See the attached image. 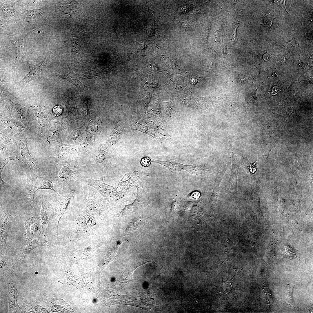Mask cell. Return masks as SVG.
Masks as SVG:
<instances>
[{
    "mask_svg": "<svg viewBox=\"0 0 313 313\" xmlns=\"http://www.w3.org/2000/svg\"><path fill=\"white\" fill-rule=\"evenodd\" d=\"M23 304L26 307H27L26 309H28L29 311L31 312H46L47 311H46V308L42 307L39 305H32L31 304L28 302L25 299L23 300Z\"/></svg>",
    "mask_w": 313,
    "mask_h": 313,
    "instance_id": "obj_10",
    "label": "cell"
},
{
    "mask_svg": "<svg viewBox=\"0 0 313 313\" xmlns=\"http://www.w3.org/2000/svg\"><path fill=\"white\" fill-rule=\"evenodd\" d=\"M83 30V31H82V32H80V31H78L79 32H81H81L85 33V32H85V31H84Z\"/></svg>",
    "mask_w": 313,
    "mask_h": 313,
    "instance_id": "obj_22",
    "label": "cell"
},
{
    "mask_svg": "<svg viewBox=\"0 0 313 313\" xmlns=\"http://www.w3.org/2000/svg\"><path fill=\"white\" fill-rule=\"evenodd\" d=\"M140 162L141 164L143 166L147 167L150 164L151 160L148 157H144L141 159Z\"/></svg>",
    "mask_w": 313,
    "mask_h": 313,
    "instance_id": "obj_16",
    "label": "cell"
},
{
    "mask_svg": "<svg viewBox=\"0 0 313 313\" xmlns=\"http://www.w3.org/2000/svg\"><path fill=\"white\" fill-rule=\"evenodd\" d=\"M27 181L24 189V194L29 204L34 206V195L38 190L49 189L55 192L53 183L49 179L35 174L30 169L27 174Z\"/></svg>",
    "mask_w": 313,
    "mask_h": 313,
    "instance_id": "obj_1",
    "label": "cell"
},
{
    "mask_svg": "<svg viewBox=\"0 0 313 313\" xmlns=\"http://www.w3.org/2000/svg\"><path fill=\"white\" fill-rule=\"evenodd\" d=\"M138 202L136 200L132 203L125 206V207L118 214L120 215H125L132 212L137 206Z\"/></svg>",
    "mask_w": 313,
    "mask_h": 313,
    "instance_id": "obj_11",
    "label": "cell"
},
{
    "mask_svg": "<svg viewBox=\"0 0 313 313\" xmlns=\"http://www.w3.org/2000/svg\"><path fill=\"white\" fill-rule=\"evenodd\" d=\"M272 56L270 54L266 53L264 55L263 58L264 60L266 61L270 60L272 58Z\"/></svg>",
    "mask_w": 313,
    "mask_h": 313,
    "instance_id": "obj_19",
    "label": "cell"
},
{
    "mask_svg": "<svg viewBox=\"0 0 313 313\" xmlns=\"http://www.w3.org/2000/svg\"><path fill=\"white\" fill-rule=\"evenodd\" d=\"M193 196L194 197H194L196 198H198L200 196V193L198 192H195L193 194Z\"/></svg>",
    "mask_w": 313,
    "mask_h": 313,
    "instance_id": "obj_20",
    "label": "cell"
},
{
    "mask_svg": "<svg viewBox=\"0 0 313 313\" xmlns=\"http://www.w3.org/2000/svg\"><path fill=\"white\" fill-rule=\"evenodd\" d=\"M2 9L3 12H6V13L7 14H10L11 12L13 10L12 9L9 7H4L2 8Z\"/></svg>",
    "mask_w": 313,
    "mask_h": 313,
    "instance_id": "obj_18",
    "label": "cell"
},
{
    "mask_svg": "<svg viewBox=\"0 0 313 313\" xmlns=\"http://www.w3.org/2000/svg\"><path fill=\"white\" fill-rule=\"evenodd\" d=\"M236 29L235 31H234V34L233 35V37H232V40L233 41H234V40H235L236 39H237V37H236Z\"/></svg>",
    "mask_w": 313,
    "mask_h": 313,
    "instance_id": "obj_21",
    "label": "cell"
},
{
    "mask_svg": "<svg viewBox=\"0 0 313 313\" xmlns=\"http://www.w3.org/2000/svg\"><path fill=\"white\" fill-rule=\"evenodd\" d=\"M41 9L34 10H25L24 12L22 14L26 19L30 20L34 19L42 14Z\"/></svg>",
    "mask_w": 313,
    "mask_h": 313,
    "instance_id": "obj_9",
    "label": "cell"
},
{
    "mask_svg": "<svg viewBox=\"0 0 313 313\" xmlns=\"http://www.w3.org/2000/svg\"><path fill=\"white\" fill-rule=\"evenodd\" d=\"M46 245L47 241L43 237H40L34 239L26 238L23 243L22 251L24 255H26L35 248Z\"/></svg>",
    "mask_w": 313,
    "mask_h": 313,
    "instance_id": "obj_5",
    "label": "cell"
},
{
    "mask_svg": "<svg viewBox=\"0 0 313 313\" xmlns=\"http://www.w3.org/2000/svg\"><path fill=\"white\" fill-rule=\"evenodd\" d=\"M56 76L64 79L74 85L77 88L81 86L85 88L86 86L79 80L77 74L74 72L70 68H65L59 72L51 75Z\"/></svg>",
    "mask_w": 313,
    "mask_h": 313,
    "instance_id": "obj_4",
    "label": "cell"
},
{
    "mask_svg": "<svg viewBox=\"0 0 313 313\" xmlns=\"http://www.w3.org/2000/svg\"><path fill=\"white\" fill-rule=\"evenodd\" d=\"M8 301L9 310L10 312H18L21 311L17 300V289L12 282L8 284Z\"/></svg>",
    "mask_w": 313,
    "mask_h": 313,
    "instance_id": "obj_6",
    "label": "cell"
},
{
    "mask_svg": "<svg viewBox=\"0 0 313 313\" xmlns=\"http://www.w3.org/2000/svg\"><path fill=\"white\" fill-rule=\"evenodd\" d=\"M85 183L86 184L96 189L104 196H108L114 193L113 188L105 184L102 178L99 180H95L90 178L86 180Z\"/></svg>",
    "mask_w": 313,
    "mask_h": 313,
    "instance_id": "obj_3",
    "label": "cell"
},
{
    "mask_svg": "<svg viewBox=\"0 0 313 313\" xmlns=\"http://www.w3.org/2000/svg\"><path fill=\"white\" fill-rule=\"evenodd\" d=\"M63 111L62 107L60 105L55 106L52 110L53 113L55 116H58L62 114Z\"/></svg>",
    "mask_w": 313,
    "mask_h": 313,
    "instance_id": "obj_15",
    "label": "cell"
},
{
    "mask_svg": "<svg viewBox=\"0 0 313 313\" xmlns=\"http://www.w3.org/2000/svg\"><path fill=\"white\" fill-rule=\"evenodd\" d=\"M256 162L253 163H251L250 164V171L252 173H254L256 170V168L255 166Z\"/></svg>",
    "mask_w": 313,
    "mask_h": 313,
    "instance_id": "obj_17",
    "label": "cell"
},
{
    "mask_svg": "<svg viewBox=\"0 0 313 313\" xmlns=\"http://www.w3.org/2000/svg\"><path fill=\"white\" fill-rule=\"evenodd\" d=\"M40 218L43 224H45L47 222L48 217L46 213V208L45 201L44 200L43 198H42V205Z\"/></svg>",
    "mask_w": 313,
    "mask_h": 313,
    "instance_id": "obj_12",
    "label": "cell"
},
{
    "mask_svg": "<svg viewBox=\"0 0 313 313\" xmlns=\"http://www.w3.org/2000/svg\"><path fill=\"white\" fill-rule=\"evenodd\" d=\"M11 222L10 215L4 214L2 216L0 226V241L2 244H4L6 242Z\"/></svg>",
    "mask_w": 313,
    "mask_h": 313,
    "instance_id": "obj_7",
    "label": "cell"
},
{
    "mask_svg": "<svg viewBox=\"0 0 313 313\" xmlns=\"http://www.w3.org/2000/svg\"><path fill=\"white\" fill-rule=\"evenodd\" d=\"M25 226L27 234L28 233L29 236H31L34 232H38L39 230V226L33 218H30L27 220L25 223Z\"/></svg>",
    "mask_w": 313,
    "mask_h": 313,
    "instance_id": "obj_8",
    "label": "cell"
},
{
    "mask_svg": "<svg viewBox=\"0 0 313 313\" xmlns=\"http://www.w3.org/2000/svg\"><path fill=\"white\" fill-rule=\"evenodd\" d=\"M50 57L47 55L43 59L36 65L28 64L30 71L21 80L17 82L18 85L23 87L30 82L38 78L41 75Z\"/></svg>",
    "mask_w": 313,
    "mask_h": 313,
    "instance_id": "obj_2",
    "label": "cell"
},
{
    "mask_svg": "<svg viewBox=\"0 0 313 313\" xmlns=\"http://www.w3.org/2000/svg\"><path fill=\"white\" fill-rule=\"evenodd\" d=\"M71 174V171L70 169L66 168L61 169L59 173V176L60 177L66 179L70 176Z\"/></svg>",
    "mask_w": 313,
    "mask_h": 313,
    "instance_id": "obj_14",
    "label": "cell"
},
{
    "mask_svg": "<svg viewBox=\"0 0 313 313\" xmlns=\"http://www.w3.org/2000/svg\"><path fill=\"white\" fill-rule=\"evenodd\" d=\"M141 221L139 219H135L131 221L128 224L126 229L131 231L137 229L139 227Z\"/></svg>",
    "mask_w": 313,
    "mask_h": 313,
    "instance_id": "obj_13",
    "label": "cell"
}]
</instances>
